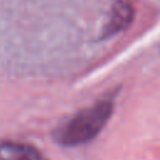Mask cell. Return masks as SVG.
Instances as JSON below:
<instances>
[{
    "instance_id": "cell-1",
    "label": "cell",
    "mask_w": 160,
    "mask_h": 160,
    "mask_svg": "<svg viewBox=\"0 0 160 160\" xmlns=\"http://www.w3.org/2000/svg\"><path fill=\"white\" fill-rule=\"evenodd\" d=\"M114 109L112 96L96 100L59 124L51 132L52 140L65 148H75L92 141L106 126Z\"/></svg>"
},
{
    "instance_id": "cell-2",
    "label": "cell",
    "mask_w": 160,
    "mask_h": 160,
    "mask_svg": "<svg viewBox=\"0 0 160 160\" xmlns=\"http://www.w3.org/2000/svg\"><path fill=\"white\" fill-rule=\"evenodd\" d=\"M0 160H49L35 146L15 141L0 140Z\"/></svg>"
},
{
    "instance_id": "cell-3",
    "label": "cell",
    "mask_w": 160,
    "mask_h": 160,
    "mask_svg": "<svg viewBox=\"0 0 160 160\" xmlns=\"http://www.w3.org/2000/svg\"><path fill=\"white\" fill-rule=\"evenodd\" d=\"M131 18H132V10H131L130 2L119 0L111 10V15H110L109 20L104 25L102 36H105V38L111 36V35H115L116 32L124 30L130 24Z\"/></svg>"
}]
</instances>
